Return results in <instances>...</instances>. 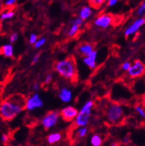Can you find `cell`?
<instances>
[{"label":"cell","instance_id":"cell-12","mask_svg":"<svg viewBox=\"0 0 145 146\" xmlns=\"http://www.w3.org/2000/svg\"><path fill=\"white\" fill-rule=\"evenodd\" d=\"M96 57H97V52L93 50V51L90 54V55L87 56L84 58L83 62L85 63L87 66H88L90 68L93 69L96 66Z\"/></svg>","mask_w":145,"mask_h":146},{"label":"cell","instance_id":"cell-13","mask_svg":"<svg viewBox=\"0 0 145 146\" xmlns=\"http://www.w3.org/2000/svg\"><path fill=\"white\" fill-rule=\"evenodd\" d=\"M59 97L63 102H69L72 99L71 91L67 88H63L59 91Z\"/></svg>","mask_w":145,"mask_h":146},{"label":"cell","instance_id":"cell-29","mask_svg":"<svg viewBox=\"0 0 145 146\" xmlns=\"http://www.w3.org/2000/svg\"><path fill=\"white\" fill-rule=\"evenodd\" d=\"M17 0H6L5 2V5L7 7H11V6L13 5L16 2H17Z\"/></svg>","mask_w":145,"mask_h":146},{"label":"cell","instance_id":"cell-28","mask_svg":"<svg viewBox=\"0 0 145 146\" xmlns=\"http://www.w3.org/2000/svg\"><path fill=\"white\" fill-rule=\"evenodd\" d=\"M18 37L19 36L17 33H12V34L11 35V36H10V42L11 43L15 42L18 39Z\"/></svg>","mask_w":145,"mask_h":146},{"label":"cell","instance_id":"cell-31","mask_svg":"<svg viewBox=\"0 0 145 146\" xmlns=\"http://www.w3.org/2000/svg\"><path fill=\"white\" fill-rule=\"evenodd\" d=\"M52 79H53V75L50 74H48L44 80V84H49L52 81Z\"/></svg>","mask_w":145,"mask_h":146},{"label":"cell","instance_id":"cell-18","mask_svg":"<svg viewBox=\"0 0 145 146\" xmlns=\"http://www.w3.org/2000/svg\"><path fill=\"white\" fill-rule=\"evenodd\" d=\"M106 1L107 0H88V3L91 8L99 9Z\"/></svg>","mask_w":145,"mask_h":146},{"label":"cell","instance_id":"cell-36","mask_svg":"<svg viewBox=\"0 0 145 146\" xmlns=\"http://www.w3.org/2000/svg\"><path fill=\"white\" fill-rule=\"evenodd\" d=\"M143 104H144V106H145V95L143 97Z\"/></svg>","mask_w":145,"mask_h":146},{"label":"cell","instance_id":"cell-3","mask_svg":"<svg viewBox=\"0 0 145 146\" xmlns=\"http://www.w3.org/2000/svg\"><path fill=\"white\" fill-rule=\"evenodd\" d=\"M105 113L107 121L113 125L120 124L124 117L123 108L119 104L115 102L108 104L105 110Z\"/></svg>","mask_w":145,"mask_h":146},{"label":"cell","instance_id":"cell-34","mask_svg":"<svg viewBox=\"0 0 145 146\" xmlns=\"http://www.w3.org/2000/svg\"><path fill=\"white\" fill-rule=\"evenodd\" d=\"M33 88L34 91H38V90L39 89V84H38V83L34 84V85H33Z\"/></svg>","mask_w":145,"mask_h":146},{"label":"cell","instance_id":"cell-17","mask_svg":"<svg viewBox=\"0 0 145 146\" xmlns=\"http://www.w3.org/2000/svg\"><path fill=\"white\" fill-rule=\"evenodd\" d=\"M103 139L99 134H93L90 139V144L92 146H101Z\"/></svg>","mask_w":145,"mask_h":146},{"label":"cell","instance_id":"cell-23","mask_svg":"<svg viewBox=\"0 0 145 146\" xmlns=\"http://www.w3.org/2000/svg\"><path fill=\"white\" fill-rule=\"evenodd\" d=\"M145 13V1L143 3L139 6V7L137 10V14L139 16V17H143Z\"/></svg>","mask_w":145,"mask_h":146},{"label":"cell","instance_id":"cell-4","mask_svg":"<svg viewBox=\"0 0 145 146\" xmlns=\"http://www.w3.org/2000/svg\"><path fill=\"white\" fill-rule=\"evenodd\" d=\"M94 106V102L93 100H89L81 108V111L78 113L75 118V125L76 127L87 126L90 122L91 110Z\"/></svg>","mask_w":145,"mask_h":146},{"label":"cell","instance_id":"cell-35","mask_svg":"<svg viewBox=\"0 0 145 146\" xmlns=\"http://www.w3.org/2000/svg\"><path fill=\"white\" fill-rule=\"evenodd\" d=\"M111 146H119V145L117 143H113L111 144Z\"/></svg>","mask_w":145,"mask_h":146},{"label":"cell","instance_id":"cell-8","mask_svg":"<svg viewBox=\"0 0 145 146\" xmlns=\"http://www.w3.org/2000/svg\"><path fill=\"white\" fill-rule=\"evenodd\" d=\"M114 21L115 19H114V17L113 15L109 14V13H105V14L99 16L95 20L94 24L97 27L107 28H108L109 26L113 25Z\"/></svg>","mask_w":145,"mask_h":146},{"label":"cell","instance_id":"cell-16","mask_svg":"<svg viewBox=\"0 0 145 146\" xmlns=\"http://www.w3.org/2000/svg\"><path fill=\"white\" fill-rule=\"evenodd\" d=\"M92 8L89 6H85L81 9L79 12V17L82 19V20H86L89 17L92 15Z\"/></svg>","mask_w":145,"mask_h":146},{"label":"cell","instance_id":"cell-14","mask_svg":"<svg viewBox=\"0 0 145 146\" xmlns=\"http://www.w3.org/2000/svg\"><path fill=\"white\" fill-rule=\"evenodd\" d=\"M0 53L6 57H13V47L12 44H5L0 49Z\"/></svg>","mask_w":145,"mask_h":146},{"label":"cell","instance_id":"cell-32","mask_svg":"<svg viewBox=\"0 0 145 146\" xmlns=\"http://www.w3.org/2000/svg\"><path fill=\"white\" fill-rule=\"evenodd\" d=\"M118 2H119V0H109L108 3H107V5H108L109 7H112V6L116 5Z\"/></svg>","mask_w":145,"mask_h":146},{"label":"cell","instance_id":"cell-37","mask_svg":"<svg viewBox=\"0 0 145 146\" xmlns=\"http://www.w3.org/2000/svg\"><path fill=\"white\" fill-rule=\"evenodd\" d=\"M2 6V0H0V7Z\"/></svg>","mask_w":145,"mask_h":146},{"label":"cell","instance_id":"cell-30","mask_svg":"<svg viewBox=\"0 0 145 146\" xmlns=\"http://www.w3.org/2000/svg\"><path fill=\"white\" fill-rule=\"evenodd\" d=\"M8 140H9V137H8V136H7V134H2V137H1V141H2V143H3V144H6V143L8 142Z\"/></svg>","mask_w":145,"mask_h":146},{"label":"cell","instance_id":"cell-21","mask_svg":"<svg viewBox=\"0 0 145 146\" xmlns=\"http://www.w3.org/2000/svg\"><path fill=\"white\" fill-rule=\"evenodd\" d=\"M79 31V26L76 25H72L69 31H68V36H74Z\"/></svg>","mask_w":145,"mask_h":146},{"label":"cell","instance_id":"cell-2","mask_svg":"<svg viewBox=\"0 0 145 146\" xmlns=\"http://www.w3.org/2000/svg\"><path fill=\"white\" fill-rule=\"evenodd\" d=\"M55 70L61 76L73 82L77 78V68L74 57H69L57 62Z\"/></svg>","mask_w":145,"mask_h":146},{"label":"cell","instance_id":"cell-24","mask_svg":"<svg viewBox=\"0 0 145 146\" xmlns=\"http://www.w3.org/2000/svg\"><path fill=\"white\" fill-rule=\"evenodd\" d=\"M46 42V39L45 38H42V39H39L36 42V43L34 44V46H35L36 48H39L42 46H43L44 44Z\"/></svg>","mask_w":145,"mask_h":146},{"label":"cell","instance_id":"cell-22","mask_svg":"<svg viewBox=\"0 0 145 146\" xmlns=\"http://www.w3.org/2000/svg\"><path fill=\"white\" fill-rule=\"evenodd\" d=\"M135 111L139 114V116H141L143 118H145V110L142 106L137 105V106H135Z\"/></svg>","mask_w":145,"mask_h":146},{"label":"cell","instance_id":"cell-20","mask_svg":"<svg viewBox=\"0 0 145 146\" xmlns=\"http://www.w3.org/2000/svg\"><path fill=\"white\" fill-rule=\"evenodd\" d=\"M14 16V12L12 11H8L3 12L0 16V19L1 20H5V19H9Z\"/></svg>","mask_w":145,"mask_h":146},{"label":"cell","instance_id":"cell-25","mask_svg":"<svg viewBox=\"0 0 145 146\" xmlns=\"http://www.w3.org/2000/svg\"><path fill=\"white\" fill-rule=\"evenodd\" d=\"M83 22H84V20H82L80 17H78V18L75 19L72 21L71 23L72 25H76L80 27V26H81L83 25Z\"/></svg>","mask_w":145,"mask_h":146},{"label":"cell","instance_id":"cell-19","mask_svg":"<svg viewBox=\"0 0 145 146\" xmlns=\"http://www.w3.org/2000/svg\"><path fill=\"white\" fill-rule=\"evenodd\" d=\"M87 133H88V128L86 126H83V127H79L76 132V135L78 138L82 139L87 135Z\"/></svg>","mask_w":145,"mask_h":146},{"label":"cell","instance_id":"cell-26","mask_svg":"<svg viewBox=\"0 0 145 146\" xmlns=\"http://www.w3.org/2000/svg\"><path fill=\"white\" fill-rule=\"evenodd\" d=\"M37 39H38V36L36 34H35V33H31L29 37V42L30 44H35L36 42L37 41Z\"/></svg>","mask_w":145,"mask_h":146},{"label":"cell","instance_id":"cell-11","mask_svg":"<svg viewBox=\"0 0 145 146\" xmlns=\"http://www.w3.org/2000/svg\"><path fill=\"white\" fill-rule=\"evenodd\" d=\"M94 46L91 43L85 42L82 43L78 47V52L81 56H87L90 55L93 51Z\"/></svg>","mask_w":145,"mask_h":146},{"label":"cell","instance_id":"cell-7","mask_svg":"<svg viewBox=\"0 0 145 146\" xmlns=\"http://www.w3.org/2000/svg\"><path fill=\"white\" fill-rule=\"evenodd\" d=\"M43 106V101L41 99L39 94H35L30 96L28 100H26L24 109L28 110L29 111H34V110L39 108Z\"/></svg>","mask_w":145,"mask_h":146},{"label":"cell","instance_id":"cell-9","mask_svg":"<svg viewBox=\"0 0 145 146\" xmlns=\"http://www.w3.org/2000/svg\"><path fill=\"white\" fill-rule=\"evenodd\" d=\"M145 24V18L141 17L138 19H136L132 22L130 25L129 26L127 29L125 30L124 35L125 36H130L131 35H133L139 31V29L142 26Z\"/></svg>","mask_w":145,"mask_h":146},{"label":"cell","instance_id":"cell-15","mask_svg":"<svg viewBox=\"0 0 145 146\" xmlns=\"http://www.w3.org/2000/svg\"><path fill=\"white\" fill-rule=\"evenodd\" d=\"M62 133H59V132H54V133H52L50 134L47 137V141L48 143L50 145H53L55 143H59V141L62 139Z\"/></svg>","mask_w":145,"mask_h":146},{"label":"cell","instance_id":"cell-5","mask_svg":"<svg viewBox=\"0 0 145 146\" xmlns=\"http://www.w3.org/2000/svg\"><path fill=\"white\" fill-rule=\"evenodd\" d=\"M60 117V113L58 111H50L47 113L42 119V125L46 130L53 128L56 125L57 122Z\"/></svg>","mask_w":145,"mask_h":146},{"label":"cell","instance_id":"cell-27","mask_svg":"<svg viewBox=\"0 0 145 146\" xmlns=\"http://www.w3.org/2000/svg\"><path fill=\"white\" fill-rule=\"evenodd\" d=\"M131 66V63L129 62H125L124 63H123V65H121V69L124 71H127V70L130 69Z\"/></svg>","mask_w":145,"mask_h":146},{"label":"cell","instance_id":"cell-33","mask_svg":"<svg viewBox=\"0 0 145 146\" xmlns=\"http://www.w3.org/2000/svg\"><path fill=\"white\" fill-rule=\"evenodd\" d=\"M39 57H40V55H39V54H36V55L34 56L33 58V61H32V63H33V64H35V63H36L37 62L39 61Z\"/></svg>","mask_w":145,"mask_h":146},{"label":"cell","instance_id":"cell-10","mask_svg":"<svg viewBox=\"0 0 145 146\" xmlns=\"http://www.w3.org/2000/svg\"><path fill=\"white\" fill-rule=\"evenodd\" d=\"M79 111L73 106H67L64 108L60 112V116L66 122H71L74 120L77 116Z\"/></svg>","mask_w":145,"mask_h":146},{"label":"cell","instance_id":"cell-1","mask_svg":"<svg viewBox=\"0 0 145 146\" xmlns=\"http://www.w3.org/2000/svg\"><path fill=\"white\" fill-rule=\"evenodd\" d=\"M25 102V99L20 95L11 96L0 105V116L4 120H12L24 109Z\"/></svg>","mask_w":145,"mask_h":146},{"label":"cell","instance_id":"cell-6","mask_svg":"<svg viewBox=\"0 0 145 146\" xmlns=\"http://www.w3.org/2000/svg\"><path fill=\"white\" fill-rule=\"evenodd\" d=\"M128 76L131 78H138L145 74V65L140 60H136L127 70Z\"/></svg>","mask_w":145,"mask_h":146}]
</instances>
